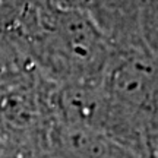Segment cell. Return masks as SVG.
I'll return each instance as SVG.
<instances>
[{
    "mask_svg": "<svg viewBox=\"0 0 158 158\" xmlns=\"http://www.w3.org/2000/svg\"><path fill=\"white\" fill-rule=\"evenodd\" d=\"M25 51L54 85L102 82L113 48L85 13L45 5L43 27Z\"/></svg>",
    "mask_w": 158,
    "mask_h": 158,
    "instance_id": "1",
    "label": "cell"
},
{
    "mask_svg": "<svg viewBox=\"0 0 158 158\" xmlns=\"http://www.w3.org/2000/svg\"><path fill=\"white\" fill-rule=\"evenodd\" d=\"M145 0H66L64 9L82 12L95 23L113 51L143 47L141 15Z\"/></svg>",
    "mask_w": 158,
    "mask_h": 158,
    "instance_id": "2",
    "label": "cell"
},
{
    "mask_svg": "<svg viewBox=\"0 0 158 158\" xmlns=\"http://www.w3.org/2000/svg\"><path fill=\"white\" fill-rule=\"evenodd\" d=\"M43 13L38 0H0V35L25 45L41 28Z\"/></svg>",
    "mask_w": 158,
    "mask_h": 158,
    "instance_id": "3",
    "label": "cell"
},
{
    "mask_svg": "<svg viewBox=\"0 0 158 158\" xmlns=\"http://www.w3.org/2000/svg\"><path fill=\"white\" fill-rule=\"evenodd\" d=\"M37 70L21 44L0 35V91L18 84Z\"/></svg>",
    "mask_w": 158,
    "mask_h": 158,
    "instance_id": "4",
    "label": "cell"
},
{
    "mask_svg": "<svg viewBox=\"0 0 158 158\" xmlns=\"http://www.w3.org/2000/svg\"><path fill=\"white\" fill-rule=\"evenodd\" d=\"M44 5L48 6H54V7H60V9H64L66 7V0H38Z\"/></svg>",
    "mask_w": 158,
    "mask_h": 158,
    "instance_id": "5",
    "label": "cell"
}]
</instances>
